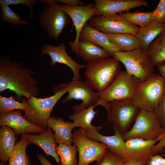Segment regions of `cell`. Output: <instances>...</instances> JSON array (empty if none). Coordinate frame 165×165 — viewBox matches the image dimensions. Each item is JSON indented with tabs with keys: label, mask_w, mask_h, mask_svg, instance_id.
<instances>
[{
	"label": "cell",
	"mask_w": 165,
	"mask_h": 165,
	"mask_svg": "<svg viewBox=\"0 0 165 165\" xmlns=\"http://www.w3.org/2000/svg\"><path fill=\"white\" fill-rule=\"evenodd\" d=\"M66 48L65 44L63 42L57 46L46 44L42 46L39 56L49 55L51 58L50 64L52 66L56 65L57 63L67 66L73 73V80L79 79L81 77L79 71L86 68V64H82L75 62L67 54Z\"/></svg>",
	"instance_id": "obj_14"
},
{
	"label": "cell",
	"mask_w": 165,
	"mask_h": 165,
	"mask_svg": "<svg viewBox=\"0 0 165 165\" xmlns=\"http://www.w3.org/2000/svg\"><path fill=\"white\" fill-rule=\"evenodd\" d=\"M165 147V131L161 135L159 143L155 145L153 148V152L154 155L163 152Z\"/></svg>",
	"instance_id": "obj_37"
},
{
	"label": "cell",
	"mask_w": 165,
	"mask_h": 165,
	"mask_svg": "<svg viewBox=\"0 0 165 165\" xmlns=\"http://www.w3.org/2000/svg\"><path fill=\"white\" fill-rule=\"evenodd\" d=\"M47 125L54 132L56 144L71 145L73 142L72 131L75 127L73 123L65 121L61 117L52 116L48 119Z\"/></svg>",
	"instance_id": "obj_20"
},
{
	"label": "cell",
	"mask_w": 165,
	"mask_h": 165,
	"mask_svg": "<svg viewBox=\"0 0 165 165\" xmlns=\"http://www.w3.org/2000/svg\"><path fill=\"white\" fill-rule=\"evenodd\" d=\"M93 28L104 34H128L135 36L139 27L116 14L96 16L89 20Z\"/></svg>",
	"instance_id": "obj_12"
},
{
	"label": "cell",
	"mask_w": 165,
	"mask_h": 165,
	"mask_svg": "<svg viewBox=\"0 0 165 165\" xmlns=\"http://www.w3.org/2000/svg\"><path fill=\"white\" fill-rule=\"evenodd\" d=\"M60 4L71 6H84V3L79 0H57Z\"/></svg>",
	"instance_id": "obj_39"
},
{
	"label": "cell",
	"mask_w": 165,
	"mask_h": 165,
	"mask_svg": "<svg viewBox=\"0 0 165 165\" xmlns=\"http://www.w3.org/2000/svg\"><path fill=\"white\" fill-rule=\"evenodd\" d=\"M112 57L122 63L126 72L137 78L139 82L154 74L155 66L148 51L141 47L128 52L118 51L113 53Z\"/></svg>",
	"instance_id": "obj_6"
},
{
	"label": "cell",
	"mask_w": 165,
	"mask_h": 165,
	"mask_svg": "<svg viewBox=\"0 0 165 165\" xmlns=\"http://www.w3.org/2000/svg\"><path fill=\"white\" fill-rule=\"evenodd\" d=\"M57 86L66 89L68 93V95L62 101L63 103L73 99L82 101L80 104L72 107L74 112L95 105L100 100L98 92H95L86 81L80 79L61 83Z\"/></svg>",
	"instance_id": "obj_11"
},
{
	"label": "cell",
	"mask_w": 165,
	"mask_h": 165,
	"mask_svg": "<svg viewBox=\"0 0 165 165\" xmlns=\"http://www.w3.org/2000/svg\"><path fill=\"white\" fill-rule=\"evenodd\" d=\"M30 144L21 136V139L16 143L9 157V164L5 165H31L26 149Z\"/></svg>",
	"instance_id": "obj_27"
},
{
	"label": "cell",
	"mask_w": 165,
	"mask_h": 165,
	"mask_svg": "<svg viewBox=\"0 0 165 165\" xmlns=\"http://www.w3.org/2000/svg\"><path fill=\"white\" fill-rule=\"evenodd\" d=\"M97 9L95 16L115 14L128 11L133 8L148 6V2L143 0H94Z\"/></svg>",
	"instance_id": "obj_17"
},
{
	"label": "cell",
	"mask_w": 165,
	"mask_h": 165,
	"mask_svg": "<svg viewBox=\"0 0 165 165\" xmlns=\"http://www.w3.org/2000/svg\"><path fill=\"white\" fill-rule=\"evenodd\" d=\"M96 105L89 107L88 108L77 112H74L69 116V118L73 121L75 127H79L84 130H92L99 131L102 126L96 127L92 125L91 122L97 115L98 111L94 110Z\"/></svg>",
	"instance_id": "obj_24"
},
{
	"label": "cell",
	"mask_w": 165,
	"mask_h": 165,
	"mask_svg": "<svg viewBox=\"0 0 165 165\" xmlns=\"http://www.w3.org/2000/svg\"><path fill=\"white\" fill-rule=\"evenodd\" d=\"M139 81L126 71H121L112 84L106 89L98 92L100 100L106 102L132 99L137 85Z\"/></svg>",
	"instance_id": "obj_10"
},
{
	"label": "cell",
	"mask_w": 165,
	"mask_h": 165,
	"mask_svg": "<svg viewBox=\"0 0 165 165\" xmlns=\"http://www.w3.org/2000/svg\"><path fill=\"white\" fill-rule=\"evenodd\" d=\"M27 100L23 98L22 102L16 101L13 95L7 97L0 95V114L15 111L22 110L24 111L27 106Z\"/></svg>",
	"instance_id": "obj_31"
},
{
	"label": "cell",
	"mask_w": 165,
	"mask_h": 165,
	"mask_svg": "<svg viewBox=\"0 0 165 165\" xmlns=\"http://www.w3.org/2000/svg\"><path fill=\"white\" fill-rule=\"evenodd\" d=\"M37 4V2L35 0H0V5H24L28 6L30 12V18L32 19L34 15L33 10L34 7Z\"/></svg>",
	"instance_id": "obj_33"
},
{
	"label": "cell",
	"mask_w": 165,
	"mask_h": 165,
	"mask_svg": "<svg viewBox=\"0 0 165 165\" xmlns=\"http://www.w3.org/2000/svg\"><path fill=\"white\" fill-rule=\"evenodd\" d=\"M29 144L36 145L41 148L46 156H51L56 162L60 164V158L56 151V143L52 130L48 127L43 132L38 135H33L28 133L21 134Z\"/></svg>",
	"instance_id": "obj_19"
},
{
	"label": "cell",
	"mask_w": 165,
	"mask_h": 165,
	"mask_svg": "<svg viewBox=\"0 0 165 165\" xmlns=\"http://www.w3.org/2000/svg\"><path fill=\"white\" fill-rule=\"evenodd\" d=\"M54 94L45 98L31 96L27 100V105L24 112V117L29 122L46 130L47 122L51 112L56 103L67 92L64 88H55Z\"/></svg>",
	"instance_id": "obj_4"
},
{
	"label": "cell",
	"mask_w": 165,
	"mask_h": 165,
	"mask_svg": "<svg viewBox=\"0 0 165 165\" xmlns=\"http://www.w3.org/2000/svg\"><path fill=\"white\" fill-rule=\"evenodd\" d=\"M152 12L154 20L160 23H165V0H160L156 7Z\"/></svg>",
	"instance_id": "obj_35"
},
{
	"label": "cell",
	"mask_w": 165,
	"mask_h": 165,
	"mask_svg": "<svg viewBox=\"0 0 165 165\" xmlns=\"http://www.w3.org/2000/svg\"><path fill=\"white\" fill-rule=\"evenodd\" d=\"M77 55L87 64L111 56L108 52L101 47L89 41L80 39L78 43Z\"/></svg>",
	"instance_id": "obj_22"
},
{
	"label": "cell",
	"mask_w": 165,
	"mask_h": 165,
	"mask_svg": "<svg viewBox=\"0 0 165 165\" xmlns=\"http://www.w3.org/2000/svg\"><path fill=\"white\" fill-rule=\"evenodd\" d=\"M79 40H86L101 47L108 52L112 56L113 53L120 51L112 43L103 33L92 27L86 23L82 29L79 36Z\"/></svg>",
	"instance_id": "obj_21"
},
{
	"label": "cell",
	"mask_w": 165,
	"mask_h": 165,
	"mask_svg": "<svg viewBox=\"0 0 165 165\" xmlns=\"http://www.w3.org/2000/svg\"><path fill=\"white\" fill-rule=\"evenodd\" d=\"M56 151L60 157L62 165H77L76 155L78 152L76 145L59 144L56 147Z\"/></svg>",
	"instance_id": "obj_29"
},
{
	"label": "cell",
	"mask_w": 165,
	"mask_h": 165,
	"mask_svg": "<svg viewBox=\"0 0 165 165\" xmlns=\"http://www.w3.org/2000/svg\"><path fill=\"white\" fill-rule=\"evenodd\" d=\"M2 11L1 19L13 25L28 24V22L23 20L20 15L13 12L7 5H0Z\"/></svg>",
	"instance_id": "obj_32"
},
{
	"label": "cell",
	"mask_w": 165,
	"mask_h": 165,
	"mask_svg": "<svg viewBox=\"0 0 165 165\" xmlns=\"http://www.w3.org/2000/svg\"><path fill=\"white\" fill-rule=\"evenodd\" d=\"M157 67L160 75L165 79V64L163 63Z\"/></svg>",
	"instance_id": "obj_41"
},
{
	"label": "cell",
	"mask_w": 165,
	"mask_h": 165,
	"mask_svg": "<svg viewBox=\"0 0 165 165\" xmlns=\"http://www.w3.org/2000/svg\"><path fill=\"white\" fill-rule=\"evenodd\" d=\"M35 72L24 66L20 61L11 60L7 56H0V92L9 90L19 101L38 97L40 93L38 82L33 76Z\"/></svg>",
	"instance_id": "obj_1"
},
{
	"label": "cell",
	"mask_w": 165,
	"mask_h": 165,
	"mask_svg": "<svg viewBox=\"0 0 165 165\" xmlns=\"http://www.w3.org/2000/svg\"><path fill=\"white\" fill-rule=\"evenodd\" d=\"M46 5L41 9L38 19L41 29L50 38L57 41L65 26L71 24L70 18L57 0H40Z\"/></svg>",
	"instance_id": "obj_3"
},
{
	"label": "cell",
	"mask_w": 165,
	"mask_h": 165,
	"mask_svg": "<svg viewBox=\"0 0 165 165\" xmlns=\"http://www.w3.org/2000/svg\"><path fill=\"white\" fill-rule=\"evenodd\" d=\"M61 7L72 20L75 27V38L73 42H69V44L72 50L77 54L81 31L87 21L94 16L97 9L94 4L91 3L85 6H77L61 4Z\"/></svg>",
	"instance_id": "obj_13"
},
{
	"label": "cell",
	"mask_w": 165,
	"mask_h": 165,
	"mask_svg": "<svg viewBox=\"0 0 165 165\" xmlns=\"http://www.w3.org/2000/svg\"><path fill=\"white\" fill-rule=\"evenodd\" d=\"M72 141L79 152L77 165H89L93 161L99 164L108 150L105 144L90 139L85 135L84 130L80 128L73 131Z\"/></svg>",
	"instance_id": "obj_9"
},
{
	"label": "cell",
	"mask_w": 165,
	"mask_h": 165,
	"mask_svg": "<svg viewBox=\"0 0 165 165\" xmlns=\"http://www.w3.org/2000/svg\"><path fill=\"white\" fill-rule=\"evenodd\" d=\"M119 165H147L142 164L138 162L128 161H124Z\"/></svg>",
	"instance_id": "obj_42"
},
{
	"label": "cell",
	"mask_w": 165,
	"mask_h": 165,
	"mask_svg": "<svg viewBox=\"0 0 165 165\" xmlns=\"http://www.w3.org/2000/svg\"><path fill=\"white\" fill-rule=\"evenodd\" d=\"M162 128L165 131V93L154 111Z\"/></svg>",
	"instance_id": "obj_34"
},
{
	"label": "cell",
	"mask_w": 165,
	"mask_h": 165,
	"mask_svg": "<svg viewBox=\"0 0 165 165\" xmlns=\"http://www.w3.org/2000/svg\"><path fill=\"white\" fill-rule=\"evenodd\" d=\"M0 165H5V163L2 162H1L0 163Z\"/></svg>",
	"instance_id": "obj_43"
},
{
	"label": "cell",
	"mask_w": 165,
	"mask_h": 165,
	"mask_svg": "<svg viewBox=\"0 0 165 165\" xmlns=\"http://www.w3.org/2000/svg\"><path fill=\"white\" fill-rule=\"evenodd\" d=\"M124 161L121 158L108 150L103 160L98 165H119Z\"/></svg>",
	"instance_id": "obj_36"
},
{
	"label": "cell",
	"mask_w": 165,
	"mask_h": 165,
	"mask_svg": "<svg viewBox=\"0 0 165 165\" xmlns=\"http://www.w3.org/2000/svg\"><path fill=\"white\" fill-rule=\"evenodd\" d=\"M85 135L90 139L105 144L108 151L122 159L127 160L125 141L122 135L118 131L114 130L113 136H106L99 133V131L92 130H84Z\"/></svg>",
	"instance_id": "obj_18"
},
{
	"label": "cell",
	"mask_w": 165,
	"mask_h": 165,
	"mask_svg": "<svg viewBox=\"0 0 165 165\" xmlns=\"http://www.w3.org/2000/svg\"><path fill=\"white\" fill-rule=\"evenodd\" d=\"M37 157L41 165H53L42 154H38ZM57 165H62L61 164H59Z\"/></svg>",
	"instance_id": "obj_40"
},
{
	"label": "cell",
	"mask_w": 165,
	"mask_h": 165,
	"mask_svg": "<svg viewBox=\"0 0 165 165\" xmlns=\"http://www.w3.org/2000/svg\"><path fill=\"white\" fill-rule=\"evenodd\" d=\"M164 131L154 112L140 109L133 127L123 137L124 141L133 138L159 141Z\"/></svg>",
	"instance_id": "obj_7"
},
{
	"label": "cell",
	"mask_w": 165,
	"mask_h": 165,
	"mask_svg": "<svg viewBox=\"0 0 165 165\" xmlns=\"http://www.w3.org/2000/svg\"><path fill=\"white\" fill-rule=\"evenodd\" d=\"M164 31L165 23H160L154 20L145 27H139L135 36L138 40L141 47L147 50L151 43Z\"/></svg>",
	"instance_id": "obj_23"
},
{
	"label": "cell",
	"mask_w": 165,
	"mask_h": 165,
	"mask_svg": "<svg viewBox=\"0 0 165 165\" xmlns=\"http://www.w3.org/2000/svg\"><path fill=\"white\" fill-rule=\"evenodd\" d=\"M120 71L119 62L109 57L87 64L84 74L91 87L101 92L112 84Z\"/></svg>",
	"instance_id": "obj_2"
},
{
	"label": "cell",
	"mask_w": 165,
	"mask_h": 165,
	"mask_svg": "<svg viewBox=\"0 0 165 165\" xmlns=\"http://www.w3.org/2000/svg\"><path fill=\"white\" fill-rule=\"evenodd\" d=\"M0 125L11 127L17 136L27 133L40 134L45 130L29 122L20 110L0 114Z\"/></svg>",
	"instance_id": "obj_16"
},
{
	"label": "cell",
	"mask_w": 165,
	"mask_h": 165,
	"mask_svg": "<svg viewBox=\"0 0 165 165\" xmlns=\"http://www.w3.org/2000/svg\"><path fill=\"white\" fill-rule=\"evenodd\" d=\"M119 15L130 24L136 26H139L141 28L147 26L154 20L152 12H145L137 11L130 12L128 11L124 13H120Z\"/></svg>",
	"instance_id": "obj_30"
},
{
	"label": "cell",
	"mask_w": 165,
	"mask_h": 165,
	"mask_svg": "<svg viewBox=\"0 0 165 165\" xmlns=\"http://www.w3.org/2000/svg\"><path fill=\"white\" fill-rule=\"evenodd\" d=\"M165 93V79L154 74L144 81L138 83L133 100L140 109L154 112Z\"/></svg>",
	"instance_id": "obj_5"
},
{
	"label": "cell",
	"mask_w": 165,
	"mask_h": 165,
	"mask_svg": "<svg viewBox=\"0 0 165 165\" xmlns=\"http://www.w3.org/2000/svg\"><path fill=\"white\" fill-rule=\"evenodd\" d=\"M159 140H145L133 138L125 141L127 160L147 165L152 156L154 155L153 148Z\"/></svg>",
	"instance_id": "obj_15"
},
{
	"label": "cell",
	"mask_w": 165,
	"mask_h": 165,
	"mask_svg": "<svg viewBox=\"0 0 165 165\" xmlns=\"http://www.w3.org/2000/svg\"><path fill=\"white\" fill-rule=\"evenodd\" d=\"M147 165H165V159L160 155H154L151 158Z\"/></svg>",
	"instance_id": "obj_38"
},
{
	"label": "cell",
	"mask_w": 165,
	"mask_h": 165,
	"mask_svg": "<svg viewBox=\"0 0 165 165\" xmlns=\"http://www.w3.org/2000/svg\"><path fill=\"white\" fill-rule=\"evenodd\" d=\"M147 51L155 66L163 63L165 61V31L151 43Z\"/></svg>",
	"instance_id": "obj_28"
},
{
	"label": "cell",
	"mask_w": 165,
	"mask_h": 165,
	"mask_svg": "<svg viewBox=\"0 0 165 165\" xmlns=\"http://www.w3.org/2000/svg\"><path fill=\"white\" fill-rule=\"evenodd\" d=\"M14 130L6 126L0 129V159L4 163L8 161L9 156L17 140Z\"/></svg>",
	"instance_id": "obj_25"
},
{
	"label": "cell",
	"mask_w": 165,
	"mask_h": 165,
	"mask_svg": "<svg viewBox=\"0 0 165 165\" xmlns=\"http://www.w3.org/2000/svg\"><path fill=\"white\" fill-rule=\"evenodd\" d=\"M105 34L120 51L128 52L141 47L138 40L134 35L128 34Z\"/></svg>",
	"instance_id": "obj_26"
},
{
	"label": "cell",
	"mask_w": 165,
	"mask_h": 165,
	"mask_svg": "<svg viewBox=\"0 0 165 165\" xmlns=\"http://www.w3.org/2000/svg\"><path fill=\"white\" fill-rule=\"evenodd\" d=\"M110 107L107 111L108 121L113 125L114 130L122 136L126 133L140 110L133 99L114 100L109 102Z\"/></svg>",
	"instance_id": "obj_8"
}]
</instances>
